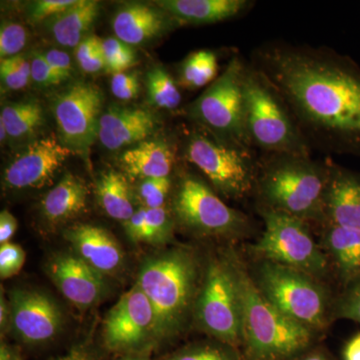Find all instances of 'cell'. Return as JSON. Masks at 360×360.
<instances>
[{
	"mask_svg": "<svg viewBox=\"0 0 360 360\" xmlns=\"http://www.w3.org/2000/svg\"><path fill=\"white\" fill-rule=\"evenodd\" d=\"M251 65L278 92L310 148L360 158V66L328 47L274 41Z\"/></svg>",
	"mask_w": 360,
	"mask_h": 360,
	"instance_id": "cell-1",
	"label": "cell"
},
{
	"mask_svg": "<svg viewBox=\"0 0 360 360\" xmlns=\"http://www.w3.org/2000/svg\"><path fill=\"white\" fill-rule=\"evenodd\" d=\"M329 160L310 156L264 155L259 165L252 195L258 210L283 212L307 222L324 224V200Z\"/></svg>",
	"mask_w": 360,
	"mask_h": 360,
	"instance_id": "cell-2",
	"label": "cell"
},
{
	"mask_svg": "<svg viewBox=\"0 0 360 360\" xmlns=\"http://www.w3.org/2000/svg\"><path fill=\"white\" fill-rule=\"evenodd\" d=\"M201 277L198 257L186 248H172L142 264L136 284L155 312L156 340L174 338L186 328Z\"/></svg>",
	"mask_w": 360,
	"mask_h": 360,
	"instance_id": "cell-3",
	"label": "cell"
},
{
	"mask_svg": "<svg viewBox=\"0 0 360 360\" xmlns=\"http://www.w3.org/2000/svg\"><path fill=\"white\" fill-rule=\"evenodd\" d=\"M243 310V345L248 360H288L305 352L317 333L288 319L258 290L250 270L234 252Z\"/></svg>",
	"mask_w": 360,
	"mask_h": 360,
	"instance_id": "cell-4",
	"label": "cell"
},
{
	"mask_svg": "<svg viewBox=\"0 0 360 360\" xmlns=\"http://www.w3.org/2000/svg\"><path fill=\"white\" fill-rule=\"evenodd\" d=\"M246 129L253 148L264 155H311V148L278 92L246 63L243 77Z\"/></svg>",
	"mask_w": 360,
	"mask_h": 360,
	"instance_id": "cell-5",
	"label": "cell"
},
{
	"mask_svg": "<svg viewBox=\"0 0 360 360\" xmlns=\"http://www.w3.org/2000/svg\"><path fill=\"white\" fill-rule=\"evenodd\" d=\"M258 290L288 319L315 333L328 328L335 297L321 279L286 265L257 260L251 272Z\"/></svg>",
	"mask_w": 360,
	"mask_h": 360,
	"instance_id": "cell-6",
	"label": "cell"
},
{
	"mask_svg": "<svg viewBox=\"0 0 360 360\" xmlns=\"http://www.w3.org/2000/svg\"><path fill=\"white\" fill-rule=\"evenodd\" d=\"M184 155L219 195L233 200L252 195L259 165L255 148L220 141L196 125L187 135Z\"/></svg>",
	"mask_w": 360,
	"mask_h": 360,
	"instance_id": "cell-7",
	"label": "cell"
},
{
	"mask_svg": "<svg viewBox=\"0 0 360 360\" xmlns=\"http://www.w3.org/2000/svg\"><path fill=\"white\" fill-rule=\"evenodd\" d=\"M245 66V61L233 56L224 72L189 104L186 115L194 124L220 141L255 148L246 129Z\"/></svg>",
	"mask_w": 360,
	"mask_h": 360,
	"instance_id": "cell-8",
	"label": "cell"
},
{
	"mask_svg": "<svg viewBox=\"0 0 360 360\" xmlns=\"http://www.w3.org/2000/svg\"><path fill=\"white\" fill-rule=\"evenodd\" d=\"M193 319L206 333L238 348L243 345V310L231 253L213 257L201 279Z\"/></svg>",
	"mask_w": 360,
	"mask_h": 360,
	"instance_id": "cell-9",
	"label": "cell"
},
{
	"mask_svg": "<svg viewBox=\"0 0 360 360\" xmlns=\"http://www.w3.org/2000/svg\"><path fill=\"white\" fill-rule=\"evenodd\" d=\"M258 212L264 219V231L251 250L257 260L302 270L321 281L328 276V257L310 234L309 224L283 212Z\"/></svg>",
	"mask_w": 360,
	"mask_h": 360,
	"instance_id": "cell-10",
	"label": "cell"
},
{
	"mask_svg": "<svg viewBox=\"0 0 360 360\" xmlns=\"http://www.w3.org/2000/svg\"><path fill=\"white\" fill-rule=\"evenodd\" d=\"M172 212L180 226L198 236L238 238L251 229L245 213L227 205L214 189L194 175L180 180Z\"/></svg>",
	"mask_w": 360,
	"mask_h": 360,
	"instance_id": "cell-11",
	"label": "cell"
},
{
	"mask_svg": "<svg viewBox=\"0 0 360 360\" xmlns=\"http://www.w3.org/2000/svg\"><path fill=\"white\" fill-rule=\"evenodd\" d=\"M103 94L91 82H73L52 101L59 139L75 155L89 165L90 149L98 139L103 115Z\"/></svg>",
	"mask_w": 360,
	"mask_h": 360,
	"instance_id": "cell-12",
	"label": "cell"
},
{
	"mask_svg": "<svg viewBox=\"0 0 360 360\" xmlns=\"http://www.w3.org/2000/svg\"><path fill=\"white\" fill-rule=\"evenodd\" d=\"M151 340H156L155 312L135 283L106 314L104 345L112 352H134Z\"/></svg>",
	"mask_w": 360,
	"mask_h": 360,
	"instance_id": "cell-13",
	"label": "cell"
},
{
	"mask_svg": "<svg viewBox=\"0 0 360 360\" xmlns=\"http://www.w3.org/2000/svg\"><path fill=\"white\" fill-rule=\"evenodd\" d=\"M75 155L54 135L26 144L7 165L4 186L9 191H25L46 186L65 161Z\"/></svg>",
	"mask_w": 360,
	"mask_h": 360,
	"instance_id": "cell-14",
	"label": "cell"
},
{
	"mask_svg": "<svg viewBox=\"0 0 360 360\" xmlns=\"http://www.w3.org/2000/svg\"><path fill=\"white\" fill-rule=\"evenodd\" d=\"M9 328L26 345L53 340L63 323V315L51 296L37 290H15L9 295Z\"/></svg>",
	"mask_w": 360,
	"mask_h": 360,
	"instance_id": "cell-15",
	"label": "cell"
},
{
	"mask_svg": "<svg viewBox=\"0 0 360 360\" xmlns=\"http://www.w3.org/2000/svg\"><path fill=\"white\" fill-rule=\"evenodd\" d=\"M52 283L68 302L80 309L94 307L106 293L104 276L77 255L60 253L47 264Z\"/></svg>",
	"mask_w": 360,
	"mask_h": 360,
	"instance_id": "cell-16",
	"label": "cell"
},
{
	"mask_svg": "<svg viewBox=\"0 0 360 360\" xmlns=\"http://www.w3.org/2000/svg\"><path fill=\"white\" fill-rule=\"evenodd\" d=\"M111 23L115 37L130 46L148 44L181 26L160 6L141 2L120 7Z\"/></svg>",
	"mask_w": 360,
	"mask_h": 360,
	"instance_id": "cell-17",
	"label": "cell"
},
{
	"mask_svg": "<svg viewBox=\"0 0 360 360\" xmlns=\"http://www.w3.org/2000/svg\"><path fill=\"white\" fill-rule=\"evenodd\" d=\"M323 225L360 229V174L330 160Z\"/></svg>",
	"mask_w": 360,
	"mask_h": 360,
	"instance_id": "cell-18",
	"label": "cell"
},
{
	"mask_svg": "<svg viewBox=\"0 0 360 360\" xmlns=\"http://www.w3.org/2000/svg\"><path fill=\"white\" fill-rule=\"evenodd\" d=\"M158 124L151 111L112 105L101 115L98 139L108 150H118L146 141Z\"/></svg>",
	"mask_w": 360,
	"mask_h": 360,
	"instance_id": "cell-19",
	"label": "cell"
},
{
	"mask_svg": "<svg viewBox=\"0 0 360 360\" xmlns=\"http://www.w3.org/2000/svg\"><path fill=\"white\" fill-rule=\"evenodd\" d=\"M75 255L103 276L122 269L123 251L110 231L91 224H78L65 232Z\"/></svg>",
	"mask_w": 360,
	"mask_h": 360,
	"instance_id": "cell-20",
	"label": "cell"
},
{
	"mask_svg": "<svg viewBox=\"0 0 360 360\" xmlns=\"http://www.w3.org/2000/svg\"><path fill=\"white\" fill-rule=\"evenodd\" d=\"M175 148L167 139H146L127 149L120 163L132 179L169 177L175 163Z\"/></svg>",
	"mask_w": 360,
	"mask_h": 360,
	"instance_id": "cell-21",
	"label": "cell"
},
{
	"mask_svg": "<svg viewBox=\"0 0 360 360\" xmlns=\"http://www.w3.org/2000/svg\"><path fill=\"white\" fill-rule=\"evenodd\" d=\"M321 248L342 288L360 276V229L323 225Z\"/></svg>",
	"mask_w": 360,
	"mask_h": 360,
	"instance_id": "cell-22",
	"label": "cell"
},
{
	"mask_svg": "<svg viewBox=\"0 0 360 360\" xmlns=\"http://www.w3.org/2000/svg\"><path fill=\"white\" fill-rule=\"evenodd\" d=\"M252 4L248 0H160L156 2L180 25H212L231 20Z\"/></svg>",
	"mask_w": 360,
	"mask_h": 360,
	"instance_id": "cell-23",
	"label": "cell"
},
{
	"mask_svg": "<svg viewBox=\"0 0 360 360\" xmlns=\"http://www.w3.org/2000/svg\"><path fill=\"white\" fill-rule=\"evenodd\" d=\"M89 191L86 184L73 174H65L41 201V213L51 224H65L86 210Z\"/></svg>",
	"mask_w": 360,
	"mask_h": 360,
	"instance_id": "cell-24",
	"label": "cell"
},
{
	"mask_svg": "<svg viewBox=\"0 0 360 360\" xmlns=\"http://www.w3.org/2000/svg\"><path fill=\"white\" fill-rule=\"evenodd\" d=\"M98 13V1L77 0L70 8L45 22L47 30L59 45L77 49L96 22Z\"/></svg>",
	"mask_w": 360,
	"mask_h": 360,
	"instance_id": "cell-25",
	"label": "cell"
},
{
	"mask_svg": "<svg viewBox=\"0 0 360 360\" xmlns=\"http://www.w3.org/2000/svg\"><path fill=\"white\" fill-rule=\"evenodd\" d=\"M96 198L98 205L111 219L125 222L136 212L129 180L120 172L108 170L99 176Z\"/></svg>",
	"mask_w": 360,
	"mask_h": 360,
	"instance_id": "cell-26",
	"label": "cell"
},
{
	"mask_svg": "<svg viewBox=\"0 0 360 360\" xmlns=\"http://www.w3.org/2000/svg\"><path fill=\"white\" fill-rule=\"evenodd\" d=\"M0 120L6 124L9 141H16L30 139L45 122L41 104L35 99L4 104Z\"/></svg>",
	"mask_w": 360,
	"mask_h": 360,
	"instance_id": "cell-27",
	"label": "cell"
},
{
	"mask_svg": "<svg viewBox=\"0 0 360 360\" xmlns=\"http://www.w3.org/2000/svg\"><path fill=\"white\" fill-rule=\"evenodd\" d=\"M219 63L214 51L202 49L191 52L180 63L179 82L184 89L195 90L212 84L217 77Z\"/></svg>",
	"mask_w": 360,
	"mask_h": 360,
	"instance_id": "cell-28",
	"label": "cell"
},
{
	"mask_svg": "<svg viewBox=\"0 0 360 360\" xmlns=\"http://www.w3.org/2000/svg\"><path fill=\"white\" fill-rule=\"evenodd\" d=\"M177 84L165 68L160 66L151 68L146 75L148 103L160 110H177L182 101Z\"/></svg>",
	"mask_w": 360,
	"mask_h": 360,
	"instance_id": "cell-29",
	"label": "cell"
},
{
	"mask_svg": "<svg viewBox=\"0 0 360 360\" xmlns=\"http://www.w3.org/2000/svg\"><path fill=\"white\" fill-rule=\"evenodd\" d=\"M103 53L104 70L110 75L125 72L137 63L136 53L132 46L118 39L117 37H108L103 39Z\"/></svg>",
	"mask_w": 360,
	"mask_h": 360,
	"instance_id": "cell-30",
	"label": "cell"
},
{
	"mask_svg": "<svg viewBox=\"0 0 360 360\" xmlns=\"http://www.w3.org/2000/svg\"><path fill=\"white\" fill-rule=\"evenodd\" d=\"M167 360H241V357L236 347L219 341L191 345L175 352Z\"/></svg>",
	"mask_w": 360,
	"mask_h": 360,
	"instance_id": "cell-31",
	"label": "cell"
},
{
	"mask_svg": "<svg viewBox=\"0 0 360 360\" xmlns=\"http://www.w3.org/2000/svg\"><path fill=\"white\" fill-rule=\"evenodd\" d=\"M0 78L2 89L20 90L30 84L32 80L30 60L22 54L0 61Z\"/></svg>",
	"mask_w": 360,
	"mask_h": 360,
	"instance_id": "cell-32",
	"label": "cell"
},
{
	"mask_svg": "<svg viewBox=\"0 0 360 360\" xmlns=\"http://www.w3.org/2000/svg\"><path fill=\"white\" fill-rule=\"evenodd\" d=\"M172 231L174 219L165 206L155 210L146 208V227L142 241L153 245H162L172 238Z\"/></svg>",
	"mask_w": 360,
	"mask_h": 360,
	"instance_id": "cell-33",
	"label": "cell"
},
{
	"mask_svg": "<svg viewBox=\"0 0 360 360\" xmlns=\"http://www.w3.org/2000/svg\"><path fill=\"white\" fill-rule=\"evenodd\" d=\"M333 319H347L360 324V276L343 286L335 297Z\"/></svg>",
	"mask_w": 360,
	"mask_h": 360,
	"instance_id": "cell-34",
	"label": "cell"
},
{
	"mask_svg": "<svg viewBox=\"0 0 360 360\" xmlns=\"http://www.w3.org/2000/svg\"><path fill=\"white\" fill-rule=\"evenodd\" d=\"M170 187V177L143 179L137 186L136 198L141 201L142 207L148 210L165 207Z\"/></svg>",
	"mask_w": 360,
	"mask_h": 360,
	"instance_id": "cell-35",
	"label": "cell"
},
{
	"mask_svg": "<svg viewBox=\"0 0 360 360\" xmlns=\"http://www.w3.org/2000/svg\"><path fill=\"white\" fill-rule=\"evenodd\" d=\"M103 39L96 35L86 37L75 49L78 65L86 73H96L104 70Z\"/></svg>",
	"mask_w": 360,
	"mask_h": 360,
	"instance_id": "cell-36",
	"label": "cell"
},
{
	"mask_svg": "<svg viewBox=\"0 0 360 360\" xmlns=\"http://www.w3.org/2000/svg\"><path fill=\"white\" fill-rule=\"evenodd\" d=\"M27 32L20 23L7 21L0 30V58H13L20 54L27 41Z\"/></svg>",
	"mask_w": 360,
	"mask_h": 360,
	"instance_id": "cell-37",
	"label": "cell"
},
{
	"mask_svg": "<svg viewBox=\"0 0 360 360\" xmlns=\"http://www.w3.org/2000/svg\"><path fill=\"white\" fill-rule=\"evenodd\" d=\"M26 253L20 245L7 243L0 246V276L2 279L11 278L25 265Z\"/></svg>",
	"mask_w": 360,
	"mask_h": 360,
	"instance_id": "cell-38",
	"label": "cell"
},
{
	"mask_svg": "<svg viewBox=\"0 0 360 360\" xmlns=\"http://www.w3.org/2000/svg\"><path fill=\"white\" fill-rule=\"evenodd\" d=\"M75 1L77 0H37L30 4L26 14H27L28 20L37 25L63 13L72 6Z\"/></svg>",
	"mask_w": 360,
	"mask_h": 360,
	"instance_id": "cell-39",
	"label": "cell"
},
{
	"mask_svg": "<svg viewBox=\"0 0 360 360\" xmlns=\"http://www.w3.org/2000/svg\"><path fill=\"white\" fill-rule=\"evenodd\" d=\"M111 92L120 101L136 98L141 89L136 72H122L113 75L110 82Z\"/></svg>",
	"mask_w": 360,
	"mask_h": 360,
	"instance_id": "cell-40",
	"label": "cell"
},
{
	"mask_svg": "<svg viewBox=\"0 0 360 360\" xmlns=\"http://www.w3.org/2000/svg\"><path fill=\"white\" fill-rule=\"evenodd\" d=\"M30 65H32V80L39 86H52L63 82V78L59 77L45 60L44 54L39 52L33 53L32 58H30Z\"/></svg>",
	"mask_w": 360,
	"mask_h": 360,
	"instance_id": "cell-41",
	"label": "cell"
},
{
	"mask_svg": "<svg viewBox=\"0 0 360 360\" xmlns=\"http://www.w3.org/2000/svg\"><path fill=\"white\" fill-rule=\"evenodd\" d=\"M42 54L49 66L59 77L63 78V82L70 77L73 70L72 63L66 52L59 49H49Z\"/></svg>",
	"mask_w": 360,
	"mask_h": 360,
	"instance_id": "cell-42",
	"label": "cell"
},
{
	"mask_svg": "<svg viewBox=\"0 0 360 360\" xmlns=\"http://www.w3.org/2000/svg\"><path fill=\"white\" fill-rule=\"evenodd\" d=\"M146 208H139L129 220L123 222L125 233L129 236L130 240L134 241V243L142 241L144 227H146Z\"/></svg>",
	"mask_w": 360,
	"mask_h": 360,
	"instance_id": "cell-43",
	"label": "cell"
},
{
	"mask_svg": "<svg viewBox=\"0 0 360 360\" xmlns=\"http://www.w3.org/2000/svg\"><path fill=\"white\" fill-rule=\"evenodd\" d=\"M18 219L8 210H2L0 213V245L11 243L16 231H18Z\"/></svg>",
	"mask_w": 360,
	"mask_h": 360,
	"instance_id": "cell-44",
	"label": "cell"
},
{
	"mask_svg": "<svg viewBox=\"0 0 360 360\" xmlns=\"http://www.w3.org/2000/svg\"><path fill=\"white\" fill-rule=\"evenodd\" d=\"M343 359L360 360V333L354 335L345 345Z\"/></svg>",
	"mask_w": 360,
	"mask_h": 360,
	"instance_id": "cell-45",
	"label": "cell"
},
{
	"mask_svg": "<svg viewBox=\"0 0 360 360\" xmlns=\"http://www.w3.org/2000/svg\"><path fill=\"white\" fill-rule=\"evenodd\" d=\"M0 326L1 330L9 326V321H11V309H9L8 302H6V298H4V295H1L0 298Z\"/></svg>",
	"mask_w": 360,
	"mask_h": 360,
	"instance_id": "cell-46",
	"label": "cell"
},
{
	"mask_svg": "<svg viewBox=\"0 0 360 360\" xmlns=\"http://www.w3.org/2000/svg\"><path fill=\"white\" fill-rule=\"evenodd\" d=\"M58 360H94L92 359L91 355L82 349V348H73L68 354L63 355Z\"/></svg>",
	"mask_w": 360,
	"mask_h": 360,
	"instance_id": "cell-47",
	"label": "cell"
},
{
	"mask_svg": "<svg viewBox=\"0 0 360 360\" xmlns=\"http://www.w3.org/2000/svg\"><path fill=\"white\" fill-rule=\"evenodd\" d=\"M0 360H21V359L11 348L1 345V348H0Z\"/></svg>",
	"mask_w": 360,
	"mask_h": 360,
	"instance_id": "cell-48",
	"label": "cell"
},
{
	"mask_svg": "<svg viewBox=\"0 0 360 360\" xmlns=\"http://www.w3.org/2000/svg\"><path fill=\"white\" fill-rule=\"evenodd\" d=\"M300 360H329L328 356L321 350H315L310 354L305 355Z\"/></svg>",
	"mask_w": 360,
	"mask_h": 360,
	"instance_id": "cell-49",
	"label": "cell"
},
{
	"mask_svg": "<svg viewBox=\"0 0 360 360\" xmlns=\"http://www.w3.org/2000/svg\"><path fill=\"white\" fill-rule=\"evenodd\" d=\"M0 139H1L2 143H6L9 139L8 132H7L6 124L4 122L0 120Z\"/></svg>",
	"mask_w": 360,
	"mask_h": 360,
	"instance_id": "cell-50",
	"label": "cell"
},
{
	"mask_svg": "<svg viewBox=\"0 0 360 360\" xmlns=\"http://www.w3.org/2000/svg\"><path fill=\"white\" fill-rule=\"evenodd\" d=\"M122 360H146V359H143V357H141V356H129V357H125V359H122Z\"/></svg>",
	"mask_w": 360,
	"mask_h": 360,
	"instance_id": "cell-51",
	"label": "cell"
}]
</instances>
